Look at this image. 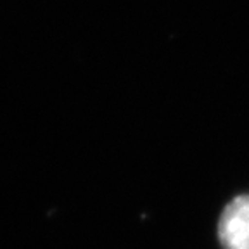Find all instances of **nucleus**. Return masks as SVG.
<instances>
[{
    "mask_svg": "<svg viewBox=\"0 0 249 249\" xmlns=\"http://www.w3.org/2000/svg\"><path fill=\"white\" fill-rule=\"evenodd\" d=\"M218 239L223 249H249V194L229 202L218 222Z\"/></svg>",
    "mask_w": 249,
    "mask_h": 249,
    "instance_id": "1",
    "label": "nucleus"
}]
</instances>
